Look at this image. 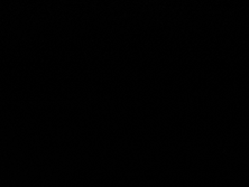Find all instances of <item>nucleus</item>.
I'll list each match as a JSON object with an SVG mask.
<instances>
[]
</instances>
